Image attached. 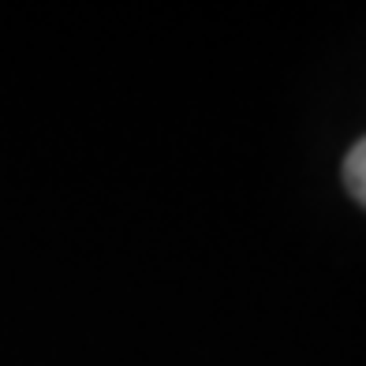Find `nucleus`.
<instances>
[{
	"label": "nucleus",
	"instance_id": "1",
	"mask_svg": "<svg viewBox=\"0 0 366 366\" xmlns=\"http://www.w3.org/2000/svg\"><path fill=\"white\" fill-rule=\"evenodd\" d=\"M344 183L359 206H366V139H359L344 157Z\"/></svg>",
	"mask_w": 366,
	"mask_h": 366
}]
</instances>
